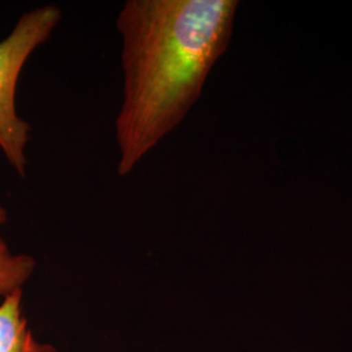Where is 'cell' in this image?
<instances>
[{"label":"cell","mask_w":352,"mask_h":352,"mask_svg":"<svg viewBox=\"0 0 352 352\" xmlns=\"http://www.w3.org/2000/svg\"><path fill=\"white\" fill-rule=\"evenodd\" d=\"M238 8V0L124 3L116 17L123 71L118 175H129L199 101L228 49Z\"/></svg>","instance_id":"6da1fadb"},{"label":"cell","mask_w":352,"mask_h":352,"mask_svg":"<svg viewBox=\"0 0 352 352\" xmlns=\"http://www.w3.org/2000/svg\"><path fill=\"white\" fill-rule=\"evenodd\" d=\"M62 20V10L47 4L25 12L12 32L0 41V151L20 176L26 175L30 126L19 113V78L32 54L50 39Z\"/></svg>","instance_id":"7a4b0ae2"},{"label":"cell","mask_w":352,"mask_h":352,"mask_svg":"<svg viewBox=\"0 0 352 352\" xmlns=\"http://www.w3.org/2000/svg\"><path fill=\"white\" fill-rule=\"evenodd\" d=\"M23 295L20 289L0 302V352H60L34 336L23 312Z\"/></svg>","instance_id":"3957f363"},{"label":"cell","mask_w":352,"mask_h":352,"mask_svg":"<svg viewBox=\"0 0 352 352\" xmlns=\"http://www.w3.org/2000/svg\"><path fill=\"white\" fill-rule=\"evenodd\" d=\"M8 221V213L0 205V226ZM37 261L25 253H13L8 244L0 238V296L6 298L24 286L33 277Z\"/></svg>","instance_id":"277c9868"}]
</instances>
